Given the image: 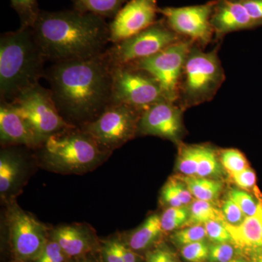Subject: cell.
I'll return each mask as SVG.
<instances>
[{"mask_svg":"<svg viewBox=\"0 0 262 262\" xmlns=\"http://www.w3.org/2000/svg\"><path fill=\"white\" fill-rule=\"evenodd\" d=\"M44 78L60 115L72 126L92 122L112 104V66L105 53L53 63Z\"/></svg>","mask_w":262,"mask_h":262,"instance_id":"6da1fadb","label":"cell"},{"mask_svg":"<svg viewBox=\"0 0 262 262\" xmlns=\"http://www.w3.org/2000/svg\"><path fill=\"white\" fill-rule=\"evenodd\" d=\"M106 19L76 9L41 10L32 27L47 61L87 59L106 52L110 27Z\"/></svg>","mask_w":262,"mask_h":262,"instance_id":"7a4b0ae2","label":"cell"},{"mask_svg":"<svg viewBox=\"0 0 262 262\" xmlns=\"http://www.w3.org/2000/svg\"><path fill=\"white\" fill-rule=\"evenodd\" d=\"M47 61L32 28L20 27L0 37V98L11 103L39 83Z\"/></svg>","mask_w":262,"mask_h":262,"instance_id":"3957f363","label":"cell"},{"mask_svg":"<svg viewBox=\"0 0 262 262\" xmlns=\"http://www.w3.org/2000/svg\"><path fill=\"white\" fill-rule=\"evenodd\" d=\"M42 147L46 166L60 173H85L102 163L110 153L77 127L50 136Z\"/></svg>","mask_w":262,"mask_h":262,"instance_id":"277c9868","label":"cell"},{"mask_svg":"<svg viewBox=\"0 0 262 262\" xmlns=\"http://www.w3.org/2000/svg\"><path fill=\"white\" fill-rule=\"evenodd\" d=\"M225 80V72L216 50L205 52L194 43L181 78L177 101L179 106L184 110L210 101Z\"/></svg>","mask_w":262,"mask_h":262,"instance_id":"5b68a950","label":"cell"},{"mask_svg":"<svg viewBox=\"0 0 262 262\" xmlns=\"http://www.w3.org/2000/svg\"><path fill=\"white\" fill-rule=\"evenodd\" d=\"M112 104L127 105L143 112L155 103L167 100L158 81L135 66L112 67Z\"/></svg>","mask_w":262,"mask_h":262,"instance_id":"8992f818","label":"cell"},{"mask_svg":"<svg viewBox=\"0 0 262 262\" xmlns=\"http://www.w3.org/2000/svg\"><path fill=\"white\" fill-rule=\"evenodd\" d=\"M142 111L125 104H111L92 122L80 128L104 151L112 152L138 134Z\"/></svg>","mask_w":262,"mask_h":262,"instance_id":"52a82bcc","label":"cell"},{"mask_svg":"<svg viewBox=\"0 0 262 262\" xmlns=\"http://www.w3.org/2000/svg\"><path fill=\"white\" fill-rule=\"evenodd\" d=\"M184 38L172 30L163 18L139 34L113 44L105 53L112 67L130 64L154 56Z\"/></svg>","mask_w":262,"mask_h":262,"instance_id":"ba28073f","label":"cell"},{"mask_svg":"<svg viewBox=\"0 0 262 262\" xmlns=\"http://www.w3.org/2000/svg\"><path fill=\"white\" fill-rule=\"evenodd\" d=\"M10 103L28 122L43 144L50 136L75 127L67 123L60 115L51 90L45 89L39 83L24 91Z\"/></svg>","mask_w":262,"mask_h":262,"instance_id":"9c48e42d","label":"cell"},{"mask_svg":"<svg viewBox=\"0 0 262 262\" xmlns=\"http://www.w3.org/2000/svg\"><path fill=\"white\" fill-rule=\"evenodd\" d=\"M8 204L6 223L12 253L18 262H33L44 249L50 232L46 225L13 200Z\"/></svg>","mask_w":262,"mask_h":262,"instance_id":"30bf717a","label":"cell"},{"mask_svg":"<svg viewBox=\"0 0 262 262\" xmlns=\"http://www.w3.org/2000/svg\"><path fill=\"white\" fill-rule=\"evenodd\" d=\"M194 42L184 38L154 56L130 64L145 70L156 79L169 101H178L179 85L188 54Z\"/></svg>","mask_w":262,"mask_h":262,"instance_id":"8fae6325","label":"cell"},{"mask_svg":"<svg viewBox=\"0 0 262 262\" xmlns=\"http://www.w3.org/2000/svg\"><path fill=\"white\" fill-rule=\"evenodd\" d=\"M214 1L204 5L182 8L158 9L170 28L179 35L190 39L199 46H206L212 40L214 31L211 24Z\"/></svg>","mask_w":262,"mask_h":262,"instance_id":"7c38bea8","label":"cell"},{"mask_svg":"<svg viewBox=\"0 0 262 262\" xmlns=\"http://www.w3.org/2000/svg\"><path fill=\"white\" fill-rule=\"evenodd\" d=\"M158 0H130L110 24V42H121L148 28L157 21Z\"/></svg>","mask_w":262,"mask_h":262,"instance_id":"4fadbf2b","label":"cell"},{"mask_svg":"<svg viewBox=\"0 0 262 262\" xmlns=\"http://www.w3.org/2000/svg\"><path fill=\"white\" fill-rule=\"evenodd\" d=\"M182 110L167 100L151 105L141 113L138 134L178 141L183 133Z\"/></svg>","mask_w":262,"mask_h":262,"instance_id":"5bb4252c","label":"cell"},{"mask_svg":"<svg viewBox=\"0 0 262 262\" xmlns=\"http://www.w3.org/2000/svg\"><path fill=\"white\" fill-rule=\"evenodd\" d=\"M50 237L72 259L98 253L101 248V242L93 229L81 224L57 227L50 232Z\"/></svg>","mask_w":262,"mask_h":262,"instance_id":"9a60e30c","label":"cell"},{"mask_svg":"<svg viewBox=\"0 0 262 262\" xmlns=\"http://www.w3.org/2000/svg\"><path fill=\"white\" fill-rule=\"evenodd\" d=\"M0 141L3 146L24 145L37 148L43 142L10 103L0 105Z\"/></svg>","mask_w":262,"mask_h":262,"instance_id":"2e32d148","label":"cell"},{"mask_svg":"<svg viewBox=\"0 0 262 262\" xmlns=\"http://www.w3.org/2000/svg\"><path fill=\"white\" fill-rule=\"evenodd\" d=\"M211 24L218 38L236 31L258 27L241 0H215Z\"/></svg>","mask_w":262,"mask_h":262,"instance_id":"e0dca14e","label":"cell"},{"mask_svg":"<svg viewBox=\"0 0 262 262\" xmlns=\"http://www.w3.org/2000/svg\"><path fill=\"white\" fill-rule=\"evenodd\" d=\"M224 224L236 248L247 256L262 258V201L256 214L246 216L241 225H230L225 221Z\"/></svg>","mask_w":262,"mask_h":262,"instance_id":"ac0fdd59","label":"cell"},{"mask_svg":"<svg viewBox=\"0 0 262 262\" xmlns=\"http://www.w3.org/2000/svg\"><path fill=\"white\" fill-rule=\"evenodd\" d=\"M24 162L14 150L4 149L0 155V194L7 202L18 192L24 178Z\"/></svg>","mask_w":262,"mask_h":262,"instance_id":"d6986e66","label":"cell"},{"mask_svg":"<svg viewBox=\"0 0 262 262\" xmlns=\"http://www.w3.org/2000/svg\"><path fill=\"white\" fill-rule=\"evenodd\" d=\"M163 232L160 215L155 213L149 215L140 227L133 231L123 241L138 253L146 252L152 248Z\"/></svg>","mask_w":262,"mask_h":262,"instance_id":"ffe728a7","label":"cell"},{"mask_svg":"<svg viewBox=\"0 0 262 262\" xmlns=\"http://www.w3.org/2000/svg\"><path fill=\"white\" fill-rule=\"evenodd\" d=\"M186 184L196 200L213 202L218 199L222 192V183L214 179L198 177H178Z\"/></svg>","mask_w":262,"mask_h":262,"instance_id":"44dd1931","label":"cell"},{"mask_svg":"<svg viewBox=\"0 0 262 262\" xmlns=\"http://www.w3.org/2000/svg\"><path fill=\"white\" fill-rule=\"evenodd\" d=\"M129 1L130 0H72L74 9L92 13L105 19L115 18Z\"/></svg>","mask_w":262,"mask_h":262,"instance_id":"7402d4cb","label":"cell"},{"mask_svg":"<svg viewBox=\"0 0 262 262\" xmlns=\"http://www.w3.org/2000/svg\"><path fill=\"white\" fill-rule=\"evenodd\" d=\"M189 217L186 227L204 225L212 220L225 221L222 212L219 211L212 202L195 200L189 207Z\"/></svg>","mask_w":262,"mask_h":262,"instance_id":"603a6c76","label":"cell"},{"mask_svg":"<svg viewBox=\"0 0 262 262\" xmlns=\"http://www.w3.org/2000/svg\"><path fill=\"white\" fill-rule=\"evenodd\" d=\"M222 173V164L214 150L211 146L201 145L195 177L212 179L220 177Z\"/></svg>","mask_w":262,"mask_h":262,"instance_id":"cb8c5ba5","label":"cell"},{"mask_svg":"<svg viewBox=\"0 0 262 262\" xmlns=\"http://www.w3.org/2000/svg\"><path fill=\"white\" fill-rule=\"evenodd\" d=\"M201 145H183L179 151L177 168L183 176L195 177Z\"/></svg>","mask_w":262,"mask_h":262,"instance_id":"d4e9b609","label":"cell"},{"mask_svg":"<svg viewBox=\"0 0 262 262\" xmlns=\"http://www.w3.org/2000/svg\"><path fill=\"white\" fill-rule=\"evenodd\" d=\"M189 217L188 207H169L160 215L163 232H173L181 227H186Z\"/></svg>","mask_w":262,"mask_h":262,"instance_id":"484cf974","label":"cell"},{"mask_svg":"<svg viewBox=\"0 0 262 262\" xmlns=\"http://www.w3.org/2000/svg\"><path fill=\"white\" fill-rule=\"evenodd\" d=\"M12 8L18 13L20 27L32 28L39 16V10L37 0H10Z\"/></svg>","mask_w":262,"mask_h":262,"instance_id":"4316f807","label":"cell"},{"mask_svg":"<svg viewBox=\"0 0 262 262\" xmlns=\"http://www.w3.org/2000/svg\"><path fill=\"white\" fill-rule=\"evenodd\" d=\"M220 163L229 176L238 173L249 168V164L245 155L239 150L227 149L223 150L220 155Z\"/></svg>","mask_w":262,"mask_h":262,"instance_id":"83f0119b","label":"cell"},{"mask_svg":"<svg viewBox=\"0 0 262 262\" xmlns=\"http://www.w3.org/2000/svg\"><path fill=\"white\" fill-rule=\"evenodd\" d=\"M207 237L204 225H193L187 228L177 230L172 234L170 239L176 246H183L205 241Z\"/></svg>","mask_w":262,"mask_h":262,"instance_id":"f1b7e54d","label":"cell"},{"mask_svg":"<svg viewBox=\"0 0 262 262\" xmlns=\"http://www.w3.org/2000/svg\"><path fill=\"white\" fill-rule=\"evenodd\" d=\"M228 196L239 207L246 216L256 214L262 201L261 199L256 201L251 193L241 189H231Z\"/></svg>","mask_w":262,"mask_h":262,"instance_id":"f546056e","label":"cell"},{"mask_svg":"<svg viewBox=\"0 0 262 262\" xmlns=\"http://www.w3.org/2000/svg\"><path fill=\"white\" fill-rule=\"evenodd\" d=\"M71 260L59 244L50 237L42 253L33 262H70Z\"/></svg>","mask_w":262,"mask_h":262,"instance_id":"4dcf8cb0","label":"cell"},{"mask_svg":"<svg viewBox=\"0 0 262 262\" xmlns=\"http://www.w3.org/2000/svg\"><path fill=\"white\" fill-rule=\"evenodd\" d=\"M207 237L214 244L232 242V236L225 227L224 221L212 220L204 225Z\"/></svg>","mask_w":262,"mask_h":262,"instance_id":"1f68e13d","label":"cell"},{"mask_svg":"<svg viewBox=\"0 0 262 262\" xmlns=\"http://www.w3.org/2000/svg\"><path fill=\"white\" fill-rule=\"evenodd\" d=\"M232 182L237 185L239 189L247 192L254 193L255 196L258 199L261 200V193L256 186V175L253 170L251 168H246V170L239 172L238 173L230 176Z\"/></svg>","mask_w":262,"mask_h":262,"instance_id":"d6a6232c","label":"cell"},{"mask_svg":"<svg viewBox=\"0 0 262 262\" xmlns=\"http://www.w3.org/2000/svg\"><path fill=\"white\" fill-rule=\"evenodd\" d=\"M210 247L205 241L183 246L181 250L182 257L189 262H203L208 259Z\"/></svg>","mask_w":262,"mask_h":262,"instance_id":"836d02e7","label":"cell"},{"mask_svg":"<svg viewBox=\"0 0 262 262\" xmlns=\"http://www.w3.org/2000/svg\"><path fill=\"white\" fill-rule=\"evenodd\" d=\"M99 254L102 262H125L120 252L117 237L101 242Z\"/></svg>","mask_w":262,"mask_h":262,"instance_id":"e575fe53","label":"cell"},{"mask_svg":"<svg viewBox=\"0 0 262 262\" xmlns=\"http://www.w3.org/2000/svg\"><path fill=\"white\" fill-rule=\"evenodd\" d=\"M222 212L225 222L230 225H241L246 217L239 207L229 196L224 202Z\"/></svg>","mask_w":262,"mask_h":262,"instance_id":"d590c367","label":"cell"},{"mask_svg":"<svg viewBox=\"0 0 262 262\" xmlns=\"http://www.w3.org/2000/svg\"><path fill=\"white\" fill-rule=\"evenodd\" d=\"M234 248L229 243L210 246L208 260L211 262H229L233 259Z\"/></svg>","mask_w":262,"mask_h":262,"instance_id":"8d00e7d4","label":"cell"},{"mask_svg":"<svg viewBox=\"0 0 262 262\" xmlns=\"http://www.w3.org/2000/svg\"><path fill=\"white\" fill-rule=\"evenodd\" d=\"M144 262H179L177 255L165 246H158L146 251Z\"/></svg>","mask_w":262,"mask_h":262,"instance_id":"74e56055","label":"cell"},{"mask_svg":"<svg viewBox=\"0 0 262 262\" xmlns=\"http://www.w3.org/2000/svg\"><path fill=\"white\" fill-rule=\"evenodd\" d=\"M168 181L171 184L174 192H176L179 199L182 202L183 206H188V205L192 203L194 196H193L192 193L189 190L186 184L178 177H172Z\"/></svg>","mask_w":262,"mask_h":262,"instance_id":"f35d334b","label":"cell"},{"mask_svg":"<svg viewBox=\"0 0 262 262\" xmlns=\"http://www.w3.org/2000/svg\"><path fill=\"white\" fill-rule=\"evenodd\" d=\"M251 19L257 24L262 26V0H241Z\"/></svg>","mask_w":262,"mask_h":262,"instance_id":"ab89813d","label":"cell"},{"mask_svg":"<svg viewBox=\"0 0 262 262\" xmlns=\"http://www.w3.org/2000/svg\"><path fill=\"white\" fill-rule=\"evenodd\" d=\"M161 198L162 203L165 206L169 207H182L184 206L182 205V202L179 199L176 192H174L173 187L170 182L168 181L166 184H165L161 191Z\"/></svg>","mask_w":262,"mask_h":262,"instance_id":"60d3db41","label":"cell"},{"mask_svg":"<svg viewBox=\"0 0 262 262\" xmlns=\"http://www.w3.org/2000/svg\"><path fill=\"white\" fill-rule=\"evenodd\" d=\"M118 246L125 262H141L139 253L131 249L122 239L118 238Z\"/></svg>","mask_w":262,"mask_h":262,"instance_id":"b9f144b4","label":"cell"},{"mask_svg":"<svg viewBox=\"0 0 262 262\" xmlns=\"http://www.w3.org/2000/svg\"><path fill=\"white\" fill-rule=\"evenodd\" d=\"M96 253H92V254L82 256V257L73 258V259L71 260L70 262H102L101 257H100V254H98L97 256H96Z\"/></svg>","mask_w":262,"mask_h":262,"instance_id":"7bdbcfd3","label":"cell"},{"mask_svg":"<svg viewBox=\"0 0 262 262\" xmlns=\"http://www.w3.org/2000/svg\"><path fill=\"white\" fill-rule=\"evenodd\" d=\"M229 262H246V261H244V259H241V258H238V259L231 260V261H229Z\"/></svg>","mask_w":262,"mask_h":262,"instance_id":"ee69618b","label":"cell"},{"mask_svg":"<svg viewBox=\"0 0 262 262\" xmlns=\"http://www.w3.org/2000/svg\"><path fill=\"white\" fill-rule=\"evenodd\" d=\"M256 262H262V258H258Z\"/></svg>","mask_w":262,"mask_h":262,"instance_id":"f6af8a7d","label":"cell"}]
</instances>
